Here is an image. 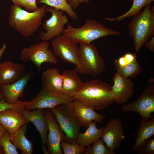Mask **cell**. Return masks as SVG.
I'll list each match as a JSON object with an SVG mask.
<instances>
[{"label": "cell", "mask_w": 154, "mask_h": 154, "mask_svg": "<svg viewBox=\"0 0 154 154\" xmlns=\"http://www.w3.org/2000/svg\"><path fill=\"white\" fill-rule=\"evenodd\" d=\"M73 98L74 100L98 110L107 108L114 102L111 85L98 80L84 83Z\"/></svg>", "instance_id": "1"}, {"label": "cell", "mask_w": 154, "mask_h": 154, "mask_svg": "<svg viewBox=\"0 0 154 154\" xmlns=\"http://www.w3.org/2000/svg\"><path fill=\"white\" fill-rule=\"evenodd\" d=\"M47 6L42 5L35 11L29 12L20 7L12 5L9 10V26L23 37L31 36L40 27Z\"/></svg>", "instance_id": "2"}, {"label": "cell", "mask_w": 154, "mask_h": 154, "mask_svg": "<svg viewBox=\"0 0 154 154\" xmlns=\"http://www.w3.org/2000/svg\"><path fill=\"white\" fill-rule=\"evenodd\" d=\"M150 5L145 6L142 11L133 16L128 25L129 34L133 38L136 53L154 36V12Z\"/></svg>", "instance_id": "3"}, {"label": "cell", "mask_w": 154, "mask_h": 154, "mask_svg": "<svg viewBox=\"0 0 154 154\" xmlns=\"http://www.w3.org/2000/svg\"><path fill=\"white\" fill-rule=\"evenodd\" d=\"M62 35L76 43H90L103 37L119 35L121 33L107 27L94 19H87L84 25L78 28L73 27L69 24L64 29Z\"/></svg>", "instance_id": "4"}, {"label": "cell", "mask_w": 154, "mask_h": 154, "mask_svg": "<svg viewBox=\"0 0 154 154\" xmlns=\"http://www.w3.org/2000/svg\"><path fill=\"white\" fill-rule=\"evenodd\" d=\"M73 102L50 108L66 135V141L70 143H76L82 127L75 113Z\"/></svg>", "instance_id": "5"}, {"label": "cell", "mask_w": 154, "mask_h": 154, "mask_svg": "<svg viewBox=\"0 0 154 154\" xmlns=\"http://www.w3.org/2000/svg\"><path fill=\"white\" fill-rule=\"evenodd\" d=\"M76 68L80 74L96 77L106 68L105 61L93 43L80 44L79 61Z\"/></svg>", "instance_id": "6"}, {"label": "cell", "mask_w": 154, "mask_h": 154, "mask_svg": "<svg viewBox=\"0 0 154 154\" xmlns=\"http://www.w3.org/2000/svg\"><path fill=\"white\" fill-rule=\"evenodd\" d=\"M50 45L48 41L42 40L36 44L24 47L21 51L19 59L24 63H33L39 70L44 62L56 64L58 59L48 48Z\"/></svg>", "instance_id": "7"}, {"label": "cell", "mask_w": 154, "mask_h": 154, "mask_svg": "<svg viewBox=\"0 0 154 154\" xmlns=\"http://www.w3.org/2000/svg\"><path fill=\"white\" fill-rule=\"evenodd\" d=\"M122 111L128 112L135 111L141 116L142 121H147L152 118L154 112V83H149L142 93L135 101L122 104Z\"/></svg>", "instance_id": "8"}, {"label": "cell", "mask_w": 154, "mask_h": 154, "mask_svg": "<svg viewBox=\"0 0 154 154\" xmlns=\"http://www.w3.org/2000/svg\"><path fill=\"white\" fill-rule=\"evenodd\" d=\"M72 97L58 93L42 87L38 94L31 100L27 101L25 110L51 108L60 104L73 101Z\"/></svg>", "instance_id": "9"}, {"label": "cell", "mask_w": 154, "mask_h": 154, "mask_svg": "<svg viewBox=\"0 0 154 154\" xmlns=\"http://www.w3.org/2000/svg\"><path fill=\"white\" fill-rule=\"evenodd\" d=\"M45 11L50 13L51 16L43 23V27L45 31H41L39 37L42 40L48 41L61 35L65 29V25L68 23V19L60 10L49 7H46Z\"/></svg>", "instance_id": "10"}, {"label": "cell", "mask_w": 154, "mask_h": 154, "mask_svg": "<svg viewBox=\"0 0 154 154\" xmlns=\"http://www.w3.org/2000/svg\"><path fill=\"white\" fill-rule=\"evenodd\" d=\"M54 54L61 60L76 66L79 61V47L76 44L62 35L51 42Z\"/></svg>", "instance_id": "11"}, {"label": "cell", "mask_w": 154, "mask_h": 154, "mask_svg": "<svg viewBox=\"0 0 154 154\" xmlns=\"http://www.w3.org/2000/svg\"><path fill=\"white\" fill-rule=\"evenodd\" d=\"M47 120L49 133L48 134L47 144L49 154H62L60 143L66 141V136L50 108L44 110Z\"/></svg>", "instance_id": "12"}, {"label": "cell", "mask_w": 154, "mask_h": 154, "mask_svg": "<svg viewBox=\"0 0 154 154\" xmlns=\"http://www.w3.org/2000/svg\"><path fill=\"white\" fill-rule=\"evenodd\" d=\"M125 137L123 124L118 119H111L104 127L102 139L112 151L119 148Z\"/></svg>", "instance_id": "13"}, {"label": "cell", "mask_w": 154, "mask_h": 154, "mask_svg": "<svg viewBox=\"0 0 154 154\" xmlns=\"http://www.w3.org/2000/svg\"><path fill=\"white\" fill-rule=\"evenodd\" d=\"M113 81L112 90L114 102L119 104H126L134 92V83L131 78H124L117 72L114 75Z\"/></svg>", "instance_id": "14"}, {"label": "cell", "mask_w": 154, "mask_h": 154, "mask_svg": "<svg viewBox=\"0 0 154 154\" xmlns=\"http://www.w3.org/2000/svg\"><path fill=\"white\" fill-rule=\"evenodd\" d=\"M33 75L32 72L30 71L13 83L0 84V90L5 101L11 104L17 103L19 100V98L24 96L25 88Z\"/></svg>", "instance_id": "15"}, {"label": "cell", "mask_w": 154, "mask_h": 154, "mask_svg": "<svg viewBox=\"0 0 154 154\" xmlns=\"http://www.w3.org/2000/svg\"><path fill=\"white\" fill-rule=\"evenodd\" d=\"M26 73L24 64H17L11 60L5 61L0 64V84L13 83Z\"/></svg>", "instance_id": "16"}, {"label": "cell", "mask_w": 154, "mask_h": 154, "mask_svg": "<svg viewBox=\"0 0 154 154\" xmlns=\"http://www.w3.org/2000/svg\"><path fill=\"white\" fill-rule=\"evenodd\" d=\"M73 104L75 113L82 127L87 128L93 121L100 123L105 118L104 115L97 113L94 110L77 101L74 100Z\"/></svg>", "instance_id": "17"}, {"label": "cell", "mask_w": 154, "mask_h": 154, "mask_svg": "<svg viewBox=\"0 0 154 154\" xmlns=\"http://www.w3.org/2000/svg\"><path fill=\"white\" fill-rule=\"evenodd\" d=\"M29 122L20 111L15 109H8L0 112V123L10 135Z\"/></svg>", "instance_id": "18"}, {"label": "cell", "mask_w": 154, "mask_h": 154, "mask_svg": "<svg viewBox=\"0 0 154 154\" xmlns=\"http://www.w3.org/2000/svg\"><path fill=\"white\" fill-rule=\"evenodd\" d=\"M21 112L28 121L31 122L35 125L40 135L42 144L45 145L47 143L48 129L43 109L29 111L23 109Z\"/></svg>", "instance_id": "19"}, {"label": "cell", "mask_w": 154, "mask_h": 154, "mask_svg": "<svg viewBox=\"0 0 154 154\" xmlns=\"http://www.w3.org/2000/svg\"><path fill=\"white\" fill-rule=\"evenodd\" d=\"M41 80L42 87L53 92L63 93V77L57 68L48 69L43 71Z\"/></svg>", "instance_id": "20"}, {"label": "cell", "mask_w": 154, "mask_h": 154, "mask_svg": "<svg viewBox=\"0 0 154 154\" xmlns=\"http://www.w3.org/2000/svg\"><path fill=\"white\" fill-rule=\"evenodd\" d=\"M78 72L75 68L64 71L63 77V93L73 97L81 89L83 83L78 76Z\"/></svg>", "instance_id": "21"}, {"label": "cell", "mask_w": 154, "mask_h": 154, "mask_svg": "<svg viewBox=\"0 0 154 154\" xmlns=\"http://www.w3.org/2000/svg\"><path fill=\"white\" fill-rule=\"evenodd\" d=\"M28 123L22 125L12 134L11 140L17 148L20 149L23 154H31L33 150L32 142L25 136Z\"/></svg>", "instance_id": "22"}, {"label": "cell", "mask_w": 154, "mask_h": 154, "mask_svg": "<svg viewBox=\"0 0 154 154\" xmlns=\"http://www.w3.org/2000/svg\"><path fill=\"white\" fill-rule=\"evenodd\" d=\"M103 129V127L98 128L96 122L94 121L91 122L84 132L79 133L76 143L82 148H85L101 137Z\"/></svg>", "instance_id": "23"}, {"label": "cell", "mask_w": 154, "mask_h": 154, "mask_svg": "<svg viewBox=\"0 0 154 154\" xmlns=\"http://www.w3.org/2000/svg\"><path fill=\"white\" fill-rule=\"evenodd\" d=\"M154 134V117L149 121H142L138 129L135 142L132 151L137 150L145 141Z\"/></svg>", "instance_id": "24"}, {"label": "cell", "mask_w": 154, "mask_h": 154, "mask_svg": "<svg viewBox=\"0 0 154 154\" xmlns=\"http://www.w3.org/2000/svg\"><path fill=\"white\" fill-rule=\"evenodd\" d=\"M154 1V0H133V3L131 8L124 14L114 18L106 17L104 19L106 20L109 21L110 22H112L116 20L117 22L120 21L125 18L133 16L138 14L141 11L143 8L148 4H151Z\"/></svg>", "instance_id": "25"}, {"label": "cell", "mask_w": 154, "mask_h": 154, "mask_svg": "<svg viewBox=\"0 0 154 154\" xmlns=\"http://www.w3.org/2000/svg\"><path fill=\"white\" fill-rule=\"evenodd\" d=\"M37 2L44 3L50 7L64 11L72 19L76 20L78 19L77 13L72 9L66 0H37Z\"/></svg>", "instance_id": "26"}, {"label": "cell", "mask_w": 154, "mask_h": 154, "mask_svg": "<svg viewBox=\"0 0 154 154\" xmlns=\"http://www.w3.org/2000/svg\"><path fill=\"white\" fill-rule=\"evenodd\" d=\"M142 70L136 59L127 66L117 70V72L126 79L136 77L141 73Z\"/></svg>", "instance_id": "27"}, {"label": "cell", "mask_w": 154, "mask_h": 154, "mask_svg": "<svg viewBox=\"0 0 154 154\" xmlns=\"http://www.w3.org/2000/svg\"><path fill=\"white\" fill-rule=\"evenodd\" d=\"M85 148L84 154H115L114 151L111 150L103 140L99 139Z\"/></svg>", "instance_id": "28"}, {"label": "cell", "mask_w": 154, "mask_h": 154, "mask_svg": "<svg viewBox=\"0 0 154 154\" xmlns=\"http://www.w3.org/2000/svg\"><path fill=\"white\" fill-rule=\"evenodd\" d=\"M0 145L3 149L4 154H18L17 148L11 142L10 135L7 131L0 139Z\"/></svg>", "instance_id": "29"}, {"label": "cell", "mask_w": 154, "mask_h": 154, "mask_svg": "<svg viewBox=\"0 0 154 154\" xmlns=\"http://www.w3.org/2000/svg\"><path fill=\"white\" fill-rule=\"evenodd\" d=\"M60 146L64 154H84L85 153V148H82L77 143H70L62 140Z\"/></svg>", "instance_id": "30"}, {"label": "cell", "mask_w": 154, "mask_h": 154, "mask_svg": "<svg viewBox=\"0 0 154 154\" xmlns=\"http://www.w3.org/2000/svg\"><path fill=\"white\" fill-rule=\"evenodd\" d=\"M136 53H127L116 59L114 62L116 69L125 66L134 61L136 59Z\"/></svg>", "instance_id": "31"}, {"label": "cell", "mask_w": 154, "mask_h": 154, "mask_svg": "<svg viewBox=\"0 0 154 154\" xmlns=\"http://www.w3.org/2000/svg\"><path fill=\"white\" fill-rule=\"evenodd\" d=\"M13 5L24 8L29 11L33 12L37 9L38 7L37 0H11Z\"/></svg>", "instance_id": "32"}, {"label": "cell", "mask_w": 154, "mask_h": 154, "mask_svg": "<svg viewBox=\"0 0 154 154\" xmlns=\"http://www.w3.org/2000/svg\"><path fill=\"white\" fill-rule=\"evenodd\" d=\"M27 102L26 100L22 101L19 100L16 103L11 104L6 102L3 98L0 100V112L9 108L15 109L21 112L23 110H25Z\"/></svg>", "instance_id": "33"}, {"label": "cell", "mask_w": 154, "mask_h": 154, "mask_svg": "<svg viewBox=\"0 0 154 154\" xmlns=\"http://www.w3.org/2000/svg\"><path fill=\"white\" fill-rule=\"evenodd\" d=\"M137 150L139 154H154V138L147 139Z\"/></svg>", "instance_id": "34"}, {"label": "cell", "mask_w": 154, "mask_h": 154, "mask_svg": "<svg viewBox=\"0 0 154 154\" xmlns=\"http://www.w3.org/2000/svg\"><path fill=\"white\" fill-rule=\"evenodd\" d=\"M70 5L72 9L74 11L78 7L79 4L82 3H88L90 0H66Z\"/></svg>", "instance_id": "35"}, {"label": "cell", "mask_w": 154, "mask_h": 154, "mask_svg": "<svg viewBox=\"0 0 154 154\" xmlns=\"http://www.w3.org/2000/svg\"><path fill=\"white\" fill-rule=\"evenodd\" d=\"M145 46L150 51L154 52V37L151 38V40L148 42H147L145 44Z\"/></svg>", "instance_id": "36"}, {"label": "cell", "mask_w": 154, "mask_h": 154, "mask_svg": "<svg viewBox=\"0 0 154 154\" xmlns=\"http://www.w3.org/2000/svg\"><path fill=\"white\" fill-rule=\"evenodd\" d=\"M7 131L6 129L0 123V139Z\"/></svg>", "instance_id": "37"}, {"label": "cell", "mask_w": 154, "mask_h": 154, "mask_svg": "<svg viewBox=\"0 0 154 154\" xmlns=\"http://www.w3.org/2000/svg\"><path fill=\"white\" fill-rule=\"evenodd\" d=\"M7 47V44L6 43H4L3 44L2 47L0 48V60L2 55L6 50Z\"/></svg>", "instance_id": "38"}, {"label": "cell", "mask_w": 154, "mask_h": 154, "mask_svg": "<svg viewBox=\"0 0 154 154\" xmlns=\"http://www.w3.org/2000/svg\"><path fill=\"white\" fill-rule=\"evenodd\" d=\"M41 149L44 154H49L48 150L46 148L45 145L42 144L41 146Z\"/></svg>", "instance_id": "39"}, {"label": "cell", "mask_w": 154, "mask_h": 154, "mask_svg": "<svg viewBox=\"0 0 154 154\" xmlns=\"http://www.w3.org/2000/svg\"><path fill=\"white\" fill-rule=\"evenodd\" d=\"M4 154L3 149L2 146L0 145V154Z\"/></svg>", "instance_id": "40"}, {"label": "cell", "mask_w": 154, "mask_h": 154, "mask_svg": "<svg viewBox=\"0 0 154 154\" xmlns=\"http://www.w3.org/2000/svg\"><path fill=\"white\" fill-rule=\"evenodd\" d=\"M154 81V79L153 78H151L149 79L148 80V82L149 83H152V82H153Z\"/></svg>", "instance_id": "41"}, {"label": "cell", "mask_w": 154, "mask_h": 154, "mask_svg": "<svg viewBox=\"0 0 154 154\" xmlns=\"http://www.w3.org/2000/svg\"><path fill=\"white\" fill-rule=\"evenodd\" d=\"M3 98V96L0 90V100Z\"/></svg>", "instance_id": "42"}]
</instances>
